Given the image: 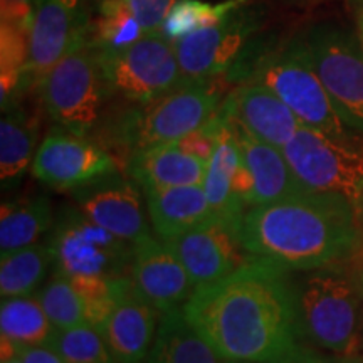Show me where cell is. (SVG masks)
Instances as JSON below:
<instances>
[{
	"label": "cell",
	"mask_w": 363,
	"mask_h": 363,
	"mask_svg": "<svg viewBox=\"0 0 363 363\" xmlns=\"http://www.w3.org/2000/svg\"><path fill=\"white\" fill-rule=\"evenodd\" d=\"M289 271L254 259L234 274L195 289L184 313L227 363L279 357L301 340Z\"/></svg>",
	"instance_id": "obj_1"
},
{
	"label": "cell",
	"mask_w": 363,
	"mask_h": 363,
	"mask_svg": "<svg viewBox=\"0 0 363 363\" xmlns=\"http://www.w3.org/2000/svg\"><path fill=\"white\" fill-rule=\"evenodd\" d=\"M362 214L340 195L306 192L240 216L238 234L257 259L286 271H310L362 247Z\"/></svg>",
	"instance_id": "obj_2"
},
{
	"label": "cell",
	"mask_w": 363,
	"mask_h": 363,
	"mask_svg": "<svg viewBox=\"0 0 363 363\" xmlns=\"http://www.w3.org/2000/svg\"><path fill=\"white\" fill-rule=\"evenodd\" d=\"M303 272L294 284L301 338L337 358L355 355L363 348V246Z\"/></svg>",
	"instance_id": "obj_3"
},
{
	"label": "cell",
	"mask_w": 363,
	"mask_h": 363,
	"mask_svg": "<svg viewBox=\"0 0 363 363\" xmlns=\"http://www.w3.org/2000/svg\"><path fill=\"white\" fill-rule=\"evenodd\" d=\"M247 81L269 88L298 116L301 125L330 135L355 131L345 123L330 99L303 39L261 52L252 61Z\"/></svg>",
	"instance_id": "obj_4"
},
{
	"label": "cell",
	"mask_w": 363,
	"mask_h": 363,
	"mask_svg": "<svg viewBox=\"0 0 363 363\" xmlns=\"http://www.w3.org/2000/svg\"><path fill=\"white\" fill-rule=\"evenodd\" d=\"M283 152L306 189L340 195L363 216V135H330L301 125Z\"/></svg>",
	"instance_id": "obj_5"
},
{
	"label": "cell",
	"mask_w": 363,
	"mask_h": 363,
	"mask_svg": "<svg viewBox=\"0 0 363 363\" xmlns=\"http://www.w3.org/2000/svg\"><path fill=\"white\" fill-rule=\"evenodd\" d=\"M222 91L208 81H184L175 89L142 110L131 111L120 121L118 140L130 153L158 143L179 142L180 138L203 128L219 115Z\"/></svg>",
	"instance_id": "obj_6"
},
{
	"label": "cell",
	"mask_w": 363,
	"mask_h": 363,
	"mask_svg": "<svg viewBox=\"0 0 363 363\" xmlns=\"http://www.w3.org/2000/svg\"><path fill=\"white\" fill-rule=\"evenodd\" d=\"M44 110L57 126L88 135L101 118L108 96L96 49L88 38L71 49L39 81Z\"/></svg>",
	"instance_id": "obj_7"
},
{
	"label": "cell",
	"mask_w": 363,
	"mask_h": 363,
	"mask_svg": "<svg viewBox=\"0 0 363 363\" xmlns=\"http://www.w3.org/2000/svg\"><path fill=\"white\" fill-rule=\"evenodd\" d=\"M56 276L126 278L133 261V242L86 217L78 206L62 207L48 239Z\"/></svg>",
	"instance_id": "obj_8"
},
{
	"label": "cell",
	"mask_w": 363,
	"mask_h": 363,
	"mask_svg": "<svg viewBox=\"0 0 363 363\" xmlns=\"http://www.w3.org/2000/svg\"><path fill=\"white\" fill-rule=\"evenodd\" d=\"M110 94L136 104L152 103L184 83L175 43L162 33L145 34L123 48L98 51Z\"/></svg>",
	"instance_id": "obj_9"
},
{
	"label": "cell",
	"mask_w": 363,
	"mask_h": 363,
	"mask_svg": "<svg viewBox=\"0 0 363 363\" xmlns=\"http://www.w3.org/2000/svg\"><path fill=\"white\" fill-rule=\"evenodd\" d=\"M326 93L342 120L363 135V49L350 34L318 26L303 38Z\"/></svg>",
	"instance_id": "obj_10"
},
{
	"label": "cell",
	"mask_w": 363,
	"mask_h": 363,
	"mask_svg": "<svg viewBox=\"0 0 363 363\" xmlns=\"http://www.w3.org/2000/svg\"><path fill=\"white\" fill-rule=\"evenodd\" d=\"M259 29V16L235 9L214 26L194 30L175 43L184 81H208L234 69L249 52L251 38Z\"/></svg>",
	"instance_id": "obj_11"
},
{
	"label": "cell",
	"mask_w": 363,
	"mask_h": 363,
	"mask_svg": "<svg viewBox=\"0 0 363 363\" xmlns=\"http://www.w3.org/2000/svg\"><path fill=\"white\" fill-rule=\"evenodd\" d=\"M30 172L48 187L72 192L118 172V165L101 145L56 125L38 147Z\"/></svg>",
	"instance_id": "obj_12"
},
{
	"label": "cell",
	"mask_w": 363,
	"mask_h": 363,
	"mask_svg": "<svg viewBox=\"0 0 363 363\" xmlns=\"http://www.w3.org/2000/svg\"><path fill=\"white\" fill-rule=\"evenodd\" d=\"M163 242L185 266L195 289L214 284L257 259L242 246L238 227L214 216Z\"/></svg>",
	"instance_id": "obj_13"
},
{
	"label": "cell",
	"mask_w": 363,
	"mask_h": 363,
	"mask_svg": "<svg viewBox=\"0 0 363 363\" xmlns=\"http://www.w3.org/2000/svg\"><path fill=\"white\" fill-rule=\"evenodd\" d=\"M84 0H35L29 30V79L40 81L74 45L88 38Z\"/></svg>",
	"instance_id": "obj_14"
},
{
	"label": "cell",
	"mask_w": 363,
	"mask_h": 363,
	"mask_svg": "<svg viewBox=\"0 0 363 363\" xmlns=\"http://www.w3.org/2000/svg\"><path fill=\"white\" fill-rule=\"evenodd\" d=\"M142 192V187L133 179L113 172L72 190V199L81 212L103 229L136 242L150 234Z\"/></svg>",
	"instance_id": "obj_15"
},
{
	"label": "cell",
	"mask_w": 363,
	"mask_h": 363,
	"mask_svg": "<svg viewBox=\"0 0 363 363\" xmlns=\"http://www.w3.org/2000/svg\"><path fill=\"white\" fill-rule=\"evenodd\" d=\"M130 279L136 291L160 315L184 308L195 291L192 279L177 254L152 234L133 242Z\"/></svg>",
	"instance_id": "obj_16"
},
{
	"label": "cell",
	"mask_w": 363,
	"mask_h": 363,
	"mask_svg": "<svg viewBox=\"0 0 363 363\" xmlns=\"http://www.w3.org/2000/svg\"><path fill=\"white\" fill-rule=\"evenodd\" d=\"M158 320L160 313L126 276L116 279V303L99 331L118 363H145L155 342Z\"/></svg>",
	"instance_id": "obj_17"
},
{
	"label": "cell",
	"mask_w": 363,
	"mask_h": 363,
	"mask_svg": "<svg viewBox=\"0 0 363 363\" xmlns=\"http://www.w3.org/2000/svg\"><path fill=\"white\" fill-rule=\"evenodd\" d=\"M220 113L242 126L254 138L283 150L301 128V121L269 88L244 81L224 99Z\"/></svg>",
	"instance_id": "obj_18"
},
{
	"label": "cell",
	"mask_w": 363,
	"mask_h": 363,
	"mask_svg": "<svg viewBox=\"0 0 363 363\" xmlns=\"http://www.w3.org/2000/svg\"><path fill=\"white\" fill-rule=\"evenodd\" d=\"M225 120L233 126L244 163L252 175V206L283 201V199L294 197V195L311 192L299 182L291 165H289L288 158L284 157L283 150L254 138L249 131L229 118H225Z\"/></svg>",
	"instance_id": "obj_19"
},
{
	"label": "cell",
	"mask_w": 363,
	"mask_h": 363,
	"mask_svg": "<svg viewBox=\"0 0 363 363\" xmlns=\"http://www.w3.org/2000/svg\"><path fill=\"white\" fill-rule=\"evenodd\" d=\"M212 128H214V150L207 162L206 179L202 185L206 189L214 217L238 227L240 216L244 214L247 206L235 197L233 180L244 163V158L233 126L220 111L212 120Z\"/></svg>",
	"instance_id": "obj_20"
},
{
	"label": "cell",
	"mask_w": 363,
	"mask_h": 363,
	"mask_svg": "<svg viewBox=\"0 0 363 363\" xmlns=\"http://www.w3.org/2000/svg\"><path fill=\"white\" fill-rule=\"evenodd\" d=\"M147 212L157 238L169 240L214 216L203 185L145 187Z\"/></svg>",
	"instance_id": "obj_21"
},
{
	"label": "cell",
	"mask_w": 363,
	"mask_h": 363,
	"mask_svg": "<svg viewBox=\"0 0 363 363\" xmlns=\"http://www.w3.org/2000/svg\"><path fill=\"white\" fill-rule=\"evenodd\" d=\"M207 162L185 152L177 142L158 143L131 153L128 174L140 187L202 185Z\"/></svg>",
	"instance_id": "obj_22"
},
{
	"label": "cell",
	"mask_w": 363,
	"mask_h": 363,
	"mask_svg": "<svg viewBox=\"0 0 363 363\" xmlns=\"http://www.w3.org/2000/svg\"><path fill=\"white\" fill-rule=\"evenodd\" d=\"M145 363H227L190 325L184 308L160 315Z\"/></svg>",
	"instance_id": "obj_23"
},
{
	"label": "cell",
	"mask_w": 363,
	"mask_h": 363,
	"mask_svg": "<svg viewBox=\"0 0 363 363\" xmlns=\"http://www.w3.org/2000/svg\"><path fill=\"white\" fill-rule=\"evenodd\" d=\"M56 214L48 195L19 199L2 206L0 216V251L9 254L40 242L51 233Z\"/></svg>",
	"instance_id": "obj_24"
},
{
	"label": "cell",
	"mask_w": 363,
	"mask_h": 363,
	"mask_svg": "<svg viewBox=\"0 0 363 363\" xmlns=\"http://www.w3.org/2000/svg\"><path fill=\"white\" fill-rule=\"evenodd\" d=\"M0 121V179L2 185H11L33 167L38 153L35 123L21 108L4 110Z\"/></svg>",
	"instance_id": "obj_25"
},
{
	"label": "cell",
	"mask_w": 363,
	"mask_h": 363,
	"mask_svg": "<svg viewBox=\"0 0 363 363\" xmlns=\"http://www.w3.org/2000/svg\"><path fill=\"white\" fill-rule=\"evenodd\" d=\"M56 331L35 294L2 299L0 337L19 347H49Z\"/></svg>",
	"instance_id": "obj_26"
},
{
	"label": "cell",
	"mask_w": 363,
	"mask_h": 363,
	"mask_svg": "<svg viewBox=\"0 0 363 363\" xmlns=\"http://www.w3.org/2000/svg\"><path fill=\"white\" fill-rule=\"evenodd\" d=\"M52 267V254L48 242L2 254L0 261V296H33Z\"/></svg>",
	"instance_id": "obj_27"
},
{
	"label": "cell",
	"mask_w": 363,
	"mask_h": 363,
	"mask_svg": "<svg viewBox=\"0 0 363 363\" xmlns=\"http://www.w3.org/2000/svg\"><path fill=\"white\" fill-rule=\"evenodd\" d=\"M240 6L242 0H227L219 6L202 0H179L167 16L160 33L172 43H177L194 30L217 24Z\"/></svg>",
	"instance_id": "obj_28"
},
{
	"label": "cell",
	"mask_w": 363,
	"mask_h": 363,
	"mask_svg": "<svg viewBox=\"0 0 363 363\" xmlns=\"http://www.w3.org/2000/svg\"><path fill=\"white\" fill-rule=\"evenodd\" d=\"M49 347L65 363H118L101 331L89 323L57 330Z\"/></svg>",
	"instance_id": "obj_29"
},
{
	"label": "cell",
	"mask_w": 363,
	"mask_h": 363,
	"mask_svg": "<svg viewBox=\"0 0 363 363\" xmlns=\"http://www.w3.org/2000/svg\"><path fill=\"white\" fill-rule=\"evenodd\" d=\"M0 54H2L0 56V93H2V108H6L27 74L29 30L17 26L2 24Z\"/></svg>",
	"instance_id": "obj_30"
},
{
	"label": "cell",
	"mask_w": 363,
	"mask_h": 363,
	"mask_svg": "<svg viewBox=\"0 0 363 363\" xmlns=\"http://www.w3.org/2000/svg\"><path fill=\"white\" fill-rule=\"evenodd\" d=\"M45 315L57 330L72 328L86 321L83 299L65 276L52 274V278L35 293Z\"/></svg>",
	"instance_id": "obj_31"
},
{
	"label": "cell",
	"mask_w": 363,
	"mask_h": 363,
	"mask_svg": "<svg viewBox=\"0 0 363 363\" xmlns=\"http://www.w3.org/2000/svg\"><path fill=\"white\" fill-rule=\"evenodd\" d=\"M83 299L86 321L94 328L101 326L116 303V279L104 276H74L67 278Z\"/></svg>",
	"instance_id": "obj_32"
},
{
	"label": "cell",
	"mask_w": 363,
	"mask_h": 363,
	"mask_svg": "<svg viewBox=\"0 0 363 363\" xmlns=\"http://www.w3.org/2000/svg\"><path fill=\"white\" fill-rule=\"evenodd\" d=\"M133 16L147 34L160 33L163 22L179 0H101Z\"/></svg>",
	"instance_id": "obj_33"
},
{
	"label": "cell",
	"mask_w": 363,
	"mask_h": 363,
	"mask_svg": "<svg viewBox=\"0 0 363 363\" xmlns=\"http://www.w3.org/2000/svg\"><path fill=\"white\" fill-rule=\"evenodd\" d=\"M35 0H0L2 24H11L30 30Z\"/></svg>",
	"instance_id": "obj_34"
},
{
	"label": "cell",
	"mask_w": 363,
	"mask_h": 363,
	"mask_svg": "<svg viewBox=\"0 0 363 363\" xmlns=\"http://www.w3.org/2000/svg\"><path fill=\"white\" fill-rule=\"evenodd\" d=\"M244 363H337V358H326L316 353L313 348L306 345L298 343L296 347L288 350L283 355L269 358V360L261 362H244Z\"/></svg>",
	"instance_id": "obj_35"
},
{
	"label": "cell",
	"mask_w": 363,
	"mask_h": 363,
	"mask_svg": "<svg viewBox=\"0 0 363 363\" xmlns=\"http://www.w3.org/2000/svg\"><path fill=\"white\" fill-rule=\"evenodd\" d=\"M17 357L22 363H65L51 347H19Z\"/></svg>",
	"instance_id": "obj_36"
},
{
	"label": "cell",
	"mask_w": 363,
	"mask_h": 363,
	"mask_svg": "<svg viewBox=\"0 0 363 363\" xmlns=\"http://www.w3.org/2000/svg\"><path fill=\"white\" fill-rule=\"evenodd\" d=\"M337 363H363V348L355 355L347 358H337Z\"/></svg>",
	"instance_id": "obj_37"
},
{
	"label": "cell",
	"mask_w": 363,
	"mask_h": 363,
	"mask_svg": "<svg viewBox=\"0 0 363 363\" xmlns=\"http://www.w3.org/2000/svg\"><path fill=\"white\" fill-rule=\"evenodd\" d=\"M358 35H360V44L363 49V7H362L360 13H358Z\"/></svg>",
	"instance_id": "obj_38"
},
{
	"label": "cell",
	"mask_w": 363,
	"mask_h": 363,
	"mask_svg": "<svg viewBox=\"0 0 363 363\" xmlns=\"http://www.w3.org/2000/svg\"><path fill=\"white\" fill-rule=\"evenodd\" d=\"M2 363H22V360L19 357H16V358H11V360H6V362H2Z\"/></svg>",
	"instance_id": "obj_39"
}]
</instances>
